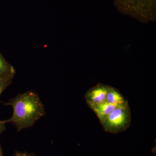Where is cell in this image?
I'll use <instances>...</instances> for the list:
<instances>
[{"label": "cell", "mask_w": 156, "mask_h": 156, "mask_svg": "<svg viewBox=\"0 0 156 156\" xmlns=\"http://www.w3.org/2000/svg\"><path fill=\"white\" fill-rule=\"evenodd\" d=\"M131 119L129 106L116 107L101 125L106 132L117 134L128 129Z\"/></svg>", "instance_id": "obj_2"}, {"label": "cell", "mask_w": 156, "mask_h": 156, "mask_svg": "<svg viewBox=\"0 0 156 156\" xmlns=\"http://www.w3.org/2000/svg\"><path fill=\"white\" fill-rule=\"evenodd\" d=\"M13 78H10L0 80V95H2L6 88H8L12 83Z\"/></svg>", "instance_id": "obj_8"}, {"label": "cell", "mask_w": 156, "mask_h": 156, "mask_svg": "<svg viewBox=\"0 0 156 156\" xmlns=\"http://www.w3.org/2000/svg\"><path fill=\"white\" fill-rule=\"evenodd\" d=\"M115 108L114 105L106 101L90 108L95 113L101 124Z\"/></svg>", "instance_id": "obj_5"}, {"label": "cell", "mask_w": 156, "mask_h": 156, "mask_svg": "<svg viewBox=\"0 0 156 156\" xmlns=\"http://www.w3.org/2000/svg\"><path fill=\"white\" fill-rule=\"evenodd\" d=\"M108 88V86L98 84L87 91L85 98L90 108L106 101Z\"/></svg>", "instance_id": "obj_4"}, {"label": "cell", "mask_w": 156, "mask_h": 156, "mask_svg": "<svg viewBox=\"0 0 156 156\" xmlns=\"http://www.w3.org/2000/svg\"><path fill=\"white\" fill-rule=\"evenodd\" d=\"M106 101L116 107L129 106L128 101L123 97L119 91L109 87Z\"/></svg>", "instance_id": "obj_6"}, {"label": "cell", "mask_w": 156, "mask_h": 156, "mask_svg": "<svg viewBox=\"0 0 156 156\" xmlns=\"http://www.w3.org/2000/svg\"><path fill=\"white\" fill-rule=\"evenodd\" d=\"M15 73L14 68L6 60L0 51V80L14 78Z\"/></svg>", "instance_id": "obj_7"}, {"label": "cell", "mask_w": 156, "mask_h": 156, "mask_svg": "<svg viewBox=\"0 0 156 156\" xmlns=\"http://www.w3.org/2000/svg\"><path fill=\"white\" fill-rule=\"evenodd\" d=\"M7 123L6 121H1L0 120V134L3 133L6 129V123Z\"/></svg>", "instance_id": "obj_10"}, {"label": "cell", "mask_w": 156, "mask_h": 156, "mask_svg": "<svg viewBox=\"0 0 156 156\" xmlns=\"http://www.w3.org/2000/svg\"><path fill=\"white\" fill-rule=\"evenodd\" d=\"M5 105L11 106L13 109L12 117L6 122L12 123L18 131L32 127L46 115L44 105L33 91L18 94Z\"/></svg>", "instance_id": "obj_1"}, {"label": "cell", "mask_w": 156, "mask_h": 156, "mask_svg": "<svg viewBox=\"0 0 156 156\" xmlns=\"http://www.w3.org/2000/svg\"><path fill=\"white\" fill-rule=\"evenodd\" d=\"M33 156H34V155H33Z\"/></svg>", "instance_id": "obj_12"}, {"label": "cell", "mask_w": 156, "mask_h": 156, "mask_svg": "<svg viewBox=\"0 0 156 156\" xmlns=\"http://www.w3.org/2000/svg\"><path fill=\"white\" fill-rule=\"evenodd\" d=\"M0 156H3V152L2 148L0 144Z\"/></svg>", "instance_id": "obj_11"}, {"label": "cell", "mask_w": 156, "mask_h": 156, "mask_svg": "<svg viewBox=\"0 0 156 156\" xmlns=\"http://www.w3.org/2000/svg\"><path fill=\"white\" fill-rule=\"evenodd\" d=\"M118 8L126 13L141 17L153 16L155 13L156 0H115Z\"/></svg>", "instance_id": "obj_3"}, {"label": "cell", "mask_w": 156, "mask_h": 156, "mask_svg": "<svg viewBox=\"0 0 156 156\" xmlns=\"http://www.w3.org/2000/svg\"><path fill=\"white\" fill-rule=\"evenodd\" d=\"M33 154H29L26 152L16 151L14 156H33Z\"/></svg>", "instance_id": "obj_9"}]
</instances>
